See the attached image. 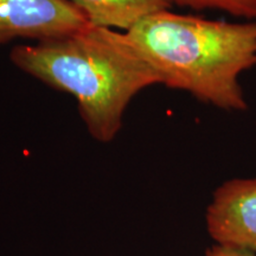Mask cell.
Instances as JSON below:
<instances>
[{
	"mask_svg": "<svg viewBox=\"0 0 256 256\" xmlns=\"http://www.w3.org/2000/svg\"><path fill=\"white\" fill-rule=\"evenodd\" d=\"M171 6L177 5L194 11H217L243 20L256 19V0H168Z\"/></svg>",
	"mask_w": 256,
	"mask_h": 256,
	"instance_id": "cell-6",
	"label": "cell"
},
{
	"mask_svg": "<svg viewBox=\"0 0 256 256\" xmlns=\"http://www.w3.org/2000/svg\"><path fill=\"white\" fill-rule=\"evenodd\" d=\"M10 60L23 72L72 95L89 134L100 142L114 140L139 92L160 84L126 32L92 24L60 40L14 46Z\"/></svg>",
	"mask_w": 256,
	"mask_h": 256,
	"instance_id": "cell-1",
	"label": "cell"
},
{
	"mask_svg": "<svg viewBox=\"0 0 256 256\" xmlns=\"http://www.w3.org/2000/svg\"><path fill=\"white\" fill-rule=\"evenodd\" d=\"M206 220L217 244L256 252V178H234L220 185L208 206Z\"/></svg>",
	"mask_w": 256,
	"mask_h": 256,
	"instance_id": "cell-4",
	"label": "cell"
},
{
	"mask_svg": "<svg viewBox=\"0 0 256 256\" xmlns=\"http://www.w3.org/2000/svg\"><path fill=\"white\" fill-rule=\"evenodd\" d=\"M90 24L70 0H0V46L63 38Z\"/></svg>",
	"mask_w": 256,
	"mask_h": 256,
	"instance_id": "cell-3",
	"label": "cell"
},
{
	"mask_svg": "<svg viewBox=\"0 0 256 256\" xmlns=\"http://www.w3.org/2000/svg\"><path fill=\"white\" fill-rule=\"evenodd\" d=\"M92 25L126 32L144 18L171 8L168 0H70Z\"/></svg>",
	"mask_w": 256,
	"mask_h": 256,
	"instance_id": "cell-5",
	"label": "cell"
},
{
	"mask_svg": "<svg viewBox=\"0 0 256 256\" xmlns=\"http://www.w3.org/2000/svg\"><path fill=\"white\" fill-rule=\"evenodd\" d=\"M126 34L160 84L226 112L248 110L241 76L256 66V19H208L168 8Z\"/></svg>",
	"mask_w": 256,
	"mask_h": 256,
	"instance_id": "cell-2",
	"label": "cell"
},
{
	"mask_svg": "<svg viewBox=\"0 0 256 256\" xmlns=\"http://www.w3.org/2000/svg\"><path fill=\"white\" fill-rule=\"evenodd\" d=\"M206 256H256V252L247 249L226 244H214L206 252Z\"/></svg>",
	"mask_w": 256,
	"mask_h": 256,
	"instance_id": "cell-7",
	"label": "cell"
}]
</instances>
